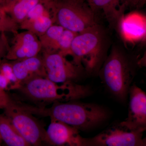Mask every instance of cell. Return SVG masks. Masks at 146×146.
<instances>
[{"label":"cell","instance_id":"cell-1","mask_svg":"<svg viewBox=\"0 0 146 146\" xmlns=\"http://www.w3.org/2000/svg\"><path fill=\"white\" fill-rule=\"evenodd\" d=\"M140 60L122 46H112L98 74L102 82L116 99L125 102Z\"/></svg>","mask_w":146,"mask_h":146},{"label":"cell","instance_id":"cell-2","mask_svg":"<svg viewBox=\"0 0 146 146\" xmlns=\"http://www.w3.org/2000/svg\"><path fill=\"white\" fill-rule=\"evenodd\" d=\"M76 100L55 102L49 108L28 106V108L33 115L50 117V119L62 122L79 131L95 128L108 119V111L102 106Z\"/></svg>","mask_w":146,"mask_h":146},{"label":"cell","instance_id":"cell-3","mask_svg":"<svg viewBox=\"0 0 146 146\" xmlns=\"http://www.w3.org/2000/svg\"><path fill=\"white\" fill-rule=\"evenodd\" d=\"M110 46L106 30L98 24L78 33L72 43L70 55L85 73L96 74L107 57Z\"/></svg>","mask_w":146,"mask_h":146},{"label":"cell","instance_id":"cell-4","mask_svg":"<svg viewBox=\"0 0 146 146\" xmlns=\"http://www.w3.org/2000/svg\"><path fill=\"white\" fill-rule=\"evenodd\" d=\"M33 101L44 103L65 102L83 98L91 93L89 86L76 82L57 84L47 77L34 78L18 89Z\"/></svg>","mask_w":146,"mask_h":146},{"label":"cell","instance_id":"cell-5","mask_svg":"<svg viewBox=\"0 0 146 146\" xmlns=\"http://www.w3.org/2000/svg\"><path fill=\"white\" fill-rule=\"evenodd\" d=\"M52 11L54 24L77 33L98 24L96 12L84 0H56Z\"/></svg>","mask_w":146,"mask_h":146},{"label":"cell","instance_id":"cell-6","mask_svg":"<svg viewBox=\"0 0 146 146\" xmlns=\"http://www.w3.org/2000/svg\"><path fill=\"white\" fill-rule=\"evenodd\" d=\"M3 110L4 114L30 145H48L46 130L25 105L13 100Z\"/></svg>","mask_w":146,"mask_h":146},{"label":"cell","instance_id":"cell-7","mask_svg":"<svg viewBox=\"0 0 146 146\" xmlns=\"http://www.w3.org/2000/svg\"><path fill=\"white\" fill-rule=\"evenodd\" d=\"M145 131L130 129L121 122L114 123L94 137L85 138L86 146H145Z\"/></svg>","mask_w":146,"mask_h":146},{"label":"cell","instance_id":"cell-8","mask_svg":"<svg viewBox=\"0 0 146 146\" xmlns=\"http://www.w3.org/2000/svg\"><path fill=\"white\" fill-rule=\"evenodd\" d=\"M42 56L47 78L55 83H76L85 72L82 67L59 53L43 52Z\"/></svg>","mask_w":146,"mask_h":146},{"label":"cell","instance_id":"cell-9","mask_svg":"<svg viewBox=\"0 0 146 146\" xmlns=\"http://www.w3.org/2000/svg\"><path fill=\"white\" fill-rule=\"evenodd\" d=\"M14 34L6 55L7 60L15 61L34 57L42 50L39 37L31 32L25 31Z\"/></svg>","mask_w":146,"mask_h":146},{"label":"cell","instance_id":"cell-10","mask_svg":"<svg viewBox=\"0 0 146 146\" xmlns=\"http://www.w3.org/2000/svg\"><path fill=\"white\" fill-rule=\"evenodd\" d=\"M129 102L127 117L121 123L130 129L145 131V92L133 83L129 89Z\"/></svg>","mask_w":146,"mask_h":146},{"label":"cell","instance_id":"cell-11","mask_svg":"<svg viewBox=\"0 0 146 146\" xmlns=\"http://www.w3.org/2000/svg\"><path fill=\"white\" fill-rule=\"evenodd\" d=\"M46 136L49 145L86 146L85 138L80 136L78 129L57 120L51 119Z\"/></svg>","mask_w":146,"mask_h":146},{"label":"cell","instance_id":"cell-12","mask_svg":"<svg viewBox=\"0 0 146 146\" xmlns=\"http://www.w3.org/2000/svg\"><path fill=\"white\" fill-rule=\"evenodd\" d=\"M14 74L21 84L34 78L47 77L42 56L9 61Z\"/></svg>","mask_w":146,"mask_h":146},{"label":"cell","instance_id":"cell-13","mask_svg":"<svg viewBox=\"0 0 146 146\" xmlns=\"http://www.w3.org/2000/svg\"><path fill=\"white\" fill-rule=\"evenodd\" d=\"M88 4L96 12L102 11L110 27L118 30L126 9L121 0H90Z\"/></svg>","mask_w":146,"mask_h":146},{"label":"cell","instance_id":"cell-14","mask_svg":"<svg viewBox=\"0 0 146 146\" xmlns=\"http://www.w3.org/2000/svg\"><path fill=\"white\" fill-rule=\"evenodd\" d=\"M45 0H5L3 11L18 24H21L29 12Z\"/></svg>","mask_w":146,"mask_h":146},{"label":"cell","instance_id":"cell-15","mask_svg":"<svg viewBox=\"0 0 146 146\" xmlns=\"http://www.w3.org/2000/svg\"><path fill=\"white\" fill-rule=\"evenodd\" d=\"M136 16V14L124 16L118 29L125 38L134 41L144 38L146 35L145 22L142 19L138 21Z\"/></svg>","mask_w":146,"mask_h":146},{"label":"cell","instance_id":"cell-16","mask_svg":"<svg viewBox=\"0 0 146 146\" xmlns=\"http://www.w3.org/2000/svg\"><path fill=\"white\" fill-rule=\"evenodd\" d=\"M0 134L3 141L7 145L30 146L4 114H0Z\"/></svg>","mask_w":146,"mask_h":146},{"label":"cell","instance_id":"cell-17","mask_svg":"<svg viewBox=\"0 0 146 146\" xmlns=\"http://www.w3.org/2000/svg\"><path fill=\"white\" fill-rule=\"evenodd\" d=\"M54 24L51 15H42L24 20L19 25V29L31 32L39 37Z\"/></svg>","mask_w":146,"mask_h":146},{"label":"cell","instance_id":"cell-18","mask_svg":"<svg viewBox=\"0 0 146 146\" xmlns=\"http://www.w3.org/2000/svg\"><path fill=\"white\" fill-rule=\"evenodd\" d=\"M65 29L54 24L39 38L43 52L50 53L58 52V47L60 36Z\"/></svg>","mask_w":146,"mask_h":146},{"label":"cell","instance_id":"cell-19","mask_svg":"<svg viewBox=\"0 0 146 146\" xmlns=\"http://www.w3.org/2000/svg\"><path fill=\"white\" fill-rule=\"evenodd\" d=\"M78 33L65 29L59 40L58 47V52L65 56L70 55L72 43Z\"/></svg>","mask_w":146,"mask_h":146},{"label":"cell","instance_id":"cell-20","mask_svg":"<svg viewBox=\"0 0 146 146\" xmlns=\"http://www.w3.org/2000/svg\"><path fill=\"white\" fill-rule=\"evenodd\" d=\"M0 72L4 75L11 85V90H18L21 84L13 73L11 64L9 60L5 59L0 64Z\"/></svg>","mask_w":146,"mask_h":146},{"label":"cell","instance_id":"cell-21","mask_svg":"<svg viewBox=\"0 0 146 146\" xmlns=\"http://www.w3.org/2000/svg\"><path fill=\"white\" fill-rule=\"evenodd\" d=\"M19 26L8 14L4 11H0V33L18 32Z\"/></svg>","mask_w":146,"mask_h":146},{"label":"cell","instance_id":"cell-22","mask_svg":"<svg viewBox=\"0 0 146 146\" xmlns=\"http://www.w3.org/2000/svg\"><path fill=\"white\" fill-rule=\"evenodd\" d=\"M9 46L5 33H0V64L5 59Z\"/></svg>","mask_w":146,"mask_h":146},{"label":"cell","instance_id":"cell-23","mask_svg":"<svg viewBox=\"0 0 146 146\" xmlns=\"http://www.w3.org/2000/svg\"><path fill=\"white\" fill-rule=\"evenodd\" d=\"M13 100L7 91L0 87V109H5Z\"/></svg>","mask_w":146,"mask_h":146},{"label":"cell","instance_id":"cell-24","mask_svg":"<svg viewBox=\"0 0 146 146\" xmlns=\"http://www.w3.org/2000/svg\"><path fill=\"white\" fill-rule=\"evenodd\" d=\"M0 87L6 91L11 90L10 82L5 76L0 72Z\"/></svg>","mask_w":146,"mask_h":146},{"label":"cell","instance_id":"cell-25","mask_svg":"<svg viewBox=\"0 0 146 146\" xmlns=\"http://www.w3.org/2000/svg\"><path fill=\"white\" fill-rule=\"evenodd\" d=\"M121 3L125 8H134L138 7V0H121Z\"/></svg>","mask_w":146,"mask_h":146},{"label":"cell","instance_id":"cell-26","mask_svg":"<svg viewBox=\"0 0 146 146\" xmlns=\"http://www.w3.org/2000/svg\"><path fill=\"white\" fill-rule=\"evenodd\" d=\"M146 0H138V7L137 8H141L145 4Z\"/></svg>","mask_w":146,"mask_h":146},{"label":"cell","instance_id":"cell-27","mask_svg":"<svg viewBox=\"0 0 146 146\" xmlns=\"http://www.w3.org/2000/svg\"><path fill=\"white\" fill-rule=\"evenodd\" d=\"M5 4V0H0V11H3V8Z\"/></svg>","mask_w":146,"mask_h":146},{"label":"cell","instance_id":"cell-28","mask_svg":"<svg viewBox=\"0 0 146 146\" xmlns=\"http://www.w3.org/2000/svg\"><path fill=\"white\" fill-rule=\"evenodd\" d=\"M3 140L2 139L1 137V134H0V145L2 143Z\"/></svg>","mask_w":146,"mask_h":146},{"label":"cell","instance_id":"cell-29","mask_svg":"<svg viewBox=\"0 0 146 146\" xmlns=\"http://www.w3.org/2000/svg\"><path fill=\"white\" fill-rule=\"evenodd\" d=\"M84 1H86L87 2V3H89V1H90V0H84Z\"/></svg>","mask_w":146,"mask_h":146}]
</instances>
